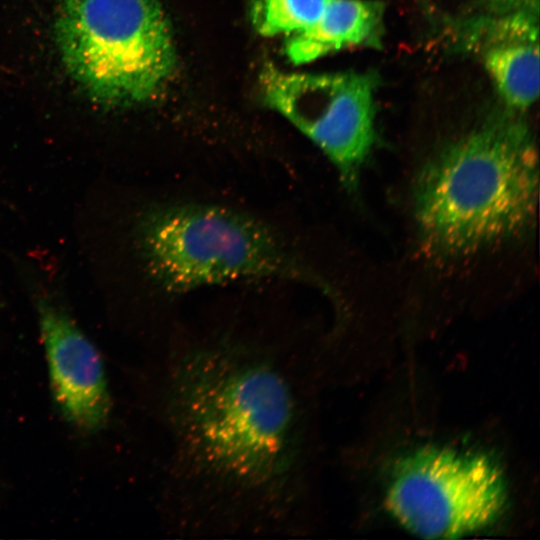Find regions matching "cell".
<instances>
[{"label":"cell","mask_w":540,"mask_h":540,"mask_svg":"<svg viewBox=\"0 0 540 540\" xmlns=\"http://www.w3.org/2000/svg\"><path fill=\"white\" fill-rule=\"evenodd\" d=\"M53 11L60 64L92 103L137 106L170 78L176 53L157 0H55Z\"/></svg>","instance_id":"cell-3"},{"label":"cell","mask_w":540,"mask_h":540,"mask_svg":"<svg viewBox=\"0 0 540 540\" xmlns=\"http://www.w3.org/2000/svg\"><path fill=\"white\" fill-rule=\"evenodd\" d=\"M311 357L234 332L172 343L156 364L159 509L180 537L306 531Z\"/></svg>","instance_id":"cell-1"},{"label":"cell","mask_w":540,"mask_h":540,"mask_svg":"<svg viewBox=\"0 0 540 540\" xmlns=\"http://www.w3.org/2000/svg\"><path fill=\"white\" fill-rule=\"evenodd\" d=\"M498 465L478 452L425 446L395 465L386 492L390 514L409 532L447 539L482 530L504 512Z\"/></svg>","instance_id":"cell-5"},{"label":"cell","mask_w":540,"mask_h":540,"mask_svg":"<svg viewBox=\"0 0 540 540\" xmlns=\"http://www.w3.org/2000/svg\"><path fill=\"white\" fill-rule=\"evenodd\" d=\"M462 43L481 60L509 109L522 112L539 96V16L471 15Z\"/></svg>","instance_id":"cell-8"},{"label":"cell","mask_w":540,"mask_h":540,"mask_svg":"<svg viewBox=\"0 0 540 540\" xmlns=\"http://www.w3.org/2000/svg\"><path fill=\"white\" fill-rule=\"evenodd\" d=\"M472 15L501 16L531 14L539 16L540 0H469Z\"/></svg>","instance_id":"cell-11"},{"label":"cell","mask_w":540,"mask_h":540,"mask_svg":"<svg viewBox=\"0 0 540 540\" xmlns=\"http://www.w3.org/2000/svg\"><path fill=\"white\" fill-rule=\"evenodd\" d=\"M332 0H259L254 24L262 36L294 35L313 25Z\"/></svg>","instance_id":"cell-10"},{"label":"cell","mask_w":540,"mask_h":540,"mask_svg":"<svg viewBox=\"0 0 540 540\" xmlns=\"http://www.w3.org/2000/svg\"><path fill=\"white\" fill-rule=\"evenodd\" d=\"M55 402L64 418L85 432L102 429L111 399L102 358L67 310L48 296L36 301Z\"/></svg>","instance_id":"cell-7"},{"label":"cell","mask_w":540,"mask_h":540,"mask_svg":"<svg viewBox=\"0 0 540 540\" xmlns=\"http://www.w3.org/2000/svg\"><path fill=\"white\" fill-rule=\"evenodd\" d=\"M518 113L506 107L445 144L421 167L414 214L429 254L446 259L475 254L531 228L538 152Z\"/></svg>","instance_id":"cell-2"},{"label":"cell","mask_w":540,"mask_h":540,"mask_svg":"<svg viewBox=\"0 0 540 540\" xmlns=\"http://www.w3.org/2000/svg\"><path fill=\"white\" fill-rule=\"evenodd\" d=\"M375 80L371 74L285 72L267 66V105L286 118L332 162L349 191L357 189L375 143Z\"/></svg>","instance_id":"cell-6"},{"label":"cell","mask_w":540,"mask_h":540,"mask_svg":"<svg viewBox=\"0 0 540 540\" xmlns=\"http://www.w3.org/2000/svg\"><path fill=\"white\" fill-rule=\"evenodd\" d=\"M383 29L381 2L332 0L313 25L288 39L285 53L293 64H307L346 48L379 46Z\"/></svg>","instance_id":"cell-9"},{"label":"cell","mask_w":540,"mask_h":540,"mask_svg":"<svg viewBox=\"0 0 540 540\" xmlns=\"http://www.w3.org/2000/svg\"><path fill=\"white\" fill-rule=\"evenodd\" d=\"M136 239L149 275L172 293L241 280L306 277L270 229L220 206H155L138 220Z\"/></svg>","instance_id":"cell-4"}]
</instances>
